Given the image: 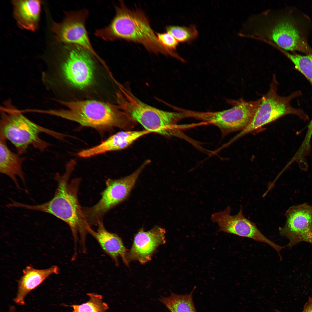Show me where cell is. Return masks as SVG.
I'll use <instances>...</instances> for the list:
<instances>
[{
    "instance_id": "5bb4252c",
    "label": "cell",
    "mask_w": 312,
    "mask_h": 312,
    "mask_svg": "<svg viewBox=\"0 0 312 312\" xmlns=\"http://www.w3.org/2000/svg\"><path fill=\"white\" fill-rule=\"evenodd\" d=\"M165 229L155 226L147 231L140 229L135 235L132 247L127 252V259L129 262L139 261L144 264L150 261L155 250L166 242Z\"/></svg>"
},
{
    "instance_id": "5b68a950",
    "label": "cell",
    "mask_w": 312,
    "mask_h": 312,
    "mask_svg": "<svg viewBox=\"0 0 312 312\" xmlns=\"http://www.w3.org/2000/svg\"><path fill=\"white\" fill-rule=\"evenodd\" d=\"M64 44L62 61L58 65L49 64L42 72V81L47 90L60 79L80 89L92 83L95 67L94 58H96L80 46Z\"/></svg>"
},
{
    "instance_id": "9a60e30c",
    "label": "cell",
    "mask_w": 312,
    "mask_h": 312,
    "mask_svg": "<svg viewBox=\"0 0 312 312\" xmlns=\"http://www.w3.org/2000/svg\"><path fill=\"white\" fill-rule=\"evenodd\" d=\"M151 133L145 129L120 131L111 136L96 146L81 151L77 155L86 158L109 151L122 150L128 147L140 138Z\"/></svg>"
},
{
    "instance_id": "ffe728a7",
    "label": "cell",
    "mask_w": 312,
    "mask_h": 312,
    "mask_svg": "<svg viewBox=\"0 0 312 312\" xmlns=\"http://www.w3.org/2000/svg\"><path fill=\"white\" fill-rule=\"evenodd\" d=\"M195 288L189 294L179 295L171 292L170 296L161 297L159 300L170 312H197L192 298Z\"/></svg>"
},
{
    "instance_id": "277c9868",
    "label": "cell",
    "mask_w": 312,
    "mask_h": 312,
    "mask_svg": "<svg viewBox=\"0 0 312 312\" xmlns=\"http://www.w3.org/2000/svg\"><path fill=\"white\" fill-rule=\"evenodd\" d=\"M0 136L10 141L19 155L25 153L30 146L40 151H44L50 144L40 137L44 133L58 139L63 135L42 127L25 116L12 100L5 101L0 107Z\"/></svg>"
},
{
    "instance_id": "52a82bcc",
    "label": "cell",
    "mask_w": 312,
    "mask_h": 312,
    "mask_svg": "<svg viewBox=\"0 0 312 312\" xmlns=\"http://www.w3.org/2000/svg\"><path fill=\"white\" fill-rule=\"evenodd\" d=\"M279 10L271 9L261 17L258 34L262 42L286 51L312 54V49L294 18Z\"/></svg>"
},
{
    "instance_id": "4fadbf2b",
    "label": "cell",
    "mask_w": 312,
    "mask_h": 312,
    "mask_svg": "<svg viewBox=\"0 0 312 312\" xmlns=\"http://www.w3.org/2000/svg\"><path fill=\"white\" fill-rule=\"evenodd\" d=\"M285 216V224L279 228V231L281 235L289 239L287 246L291 248L302 242L312 244V206L304 203L291 206Z\"/></svg>"
},
{
    "instance_id": "7c38bea8",
    "label": "cell",
    "mask_w": 312,
    "mask_h": 312,
    "mask_svg": "<svg viewBox=\"0 0 312 312\" xmlns=\"http://www.w3.org/2000/svg\"><path fill=\"white\" fill-rule=\"evenodd\" d=\"M231 210L230 207L228 206L224 211L212 215L211 219L213 222L218 224L219 231L266 244L274 249L281 257L280 252L286 246H280L265 237L258 229L255 223L244 216L242 206L236 215H231Z\"/></svg>"
},
{
    "instance_id": "83f0119b",
    "label": "cell",
    "mask_w": 312,
    "mask_h": 312,
    "mask_svg": "<svg viewBox=\"0 0 312 312\" xmlns=\"http://www.w3.org/2000/svg\"><path fill=\"white\" fill-rule=\"evenodd\" d=\"M275 311L276 312H281L280 311H279V310L277 309L275 310Z\"/></svg>"
},
{
    "instance_id": "603a6c76",
    "label": "cell",
    "mask_w": 312,
    "mask_h": 312,
    "mask_svg": "<svg viewBox=\"0 0 312 312\" xmlns=\"http://www.w3.org/2000/svg\"><path fill=\"white\" fill-rule=\"evenodd\" d=\"M166 32L171 34L179 42H191L196 39L198 32L196 27L192 25L188 27L170 25L166 28Z\"/></svg>"
},
{
    "instance_id": "d6986e66",
    "label": "cell",
    "mask_w": 312,
    "mask_h": 312,
    "mask_svg": "<svg viewBox=\"0 0 312 312\" xmlns=\"http://www.w3.org/2000/svg\"><path fill=\"white\" fill-rule=\"evenodd\" d=\"M6 140L0 136V172L8 176L19 187L18 177L25 183L22 168L25 158L12 151L7 145Z\"/></svg>"
},
{
    "instance_id": "ba28073f",
    "label": "cell",
    "mask_w": 312,
    "mask_h": 312,
    "mask_svg": "<svg viewBox=\"0 0 312 312\" xmlns=\"http://www.w3.org/2000/svg\"><path fill=\"white\" fill-rule=\"evenodd\" d=\"M278 85L276 75L274 74L270 89L260 99V106L252 121L229 141L230 143L247 134L287 115H296L304 121L309 120L308 115L302 109L294 108L290 104L293 99L302 95L301 91H296L287 96H281L277 93Z\"/></svg>"
},
{
    "instance_id": "8992f818",
    "label": "cell",
    "mask_w": 312,
    "mask_h": 312,
    "mask_svg": "<svg viewBox=\"0 0 312 312\" xmlns=\"http://www.w3.org/2000/svg\"><path fill=\"white\" fill-rule=\"evenodd\" d=\"M116 94L118 105L145 129L166 136L177 137L181 125L177 123L185 118L182 112H168L150 106L133 93L127 84L123 85Z\"/></svg>"
},
{
    "instance_id": "cb8c5ba5",
    "label": "cell",
    "mask_w": 312,
    "mask_h": 312,
    "mask_svg": "<svg viewBox=\"0 0 312 312\" xmlns=\"http://www.w3.org/2000/svg\"><path fill=\"white\" fill-rule=\"evenodd\" d=\"M156 35L159 42L167 49L173 52L176 50L179 42L171 34L166 32L156 33Z\"/></svg>"
},
{
    "instance_id": "7402d4cb",
    "label": "cell",
    "mask_w": 312,
    "mask_h": 312,
    "mask_svg": "<svg viewBox=\"0 0 312 312\" xmlns=\"http://www.w3.org/2000/svg\"><path fill=\"white\" fill-rule=\"evenodd\" d=\"M89 300L81 304H73L72 312H106L108 304L103 300L101 295L94 293L87 294Z\"/></svg>"
},
{
    "instance_id": "7a4b0ae2",
    "label": "cell",
    "mask_w": 312,
    "mask_h": 312,
    "mask_svg": "<svg viewBox=\"0 0 312 312\" xmlns=\"http://www.w3.org/2000/svg\"><path fill=\"white\" fill-rule=\"evenodd\" d=\"M56 101L67 109H43L42 114L74 121L99 131L115 127L132 130L136 125L118 105L92 100Z\"/></svg>"
},
{
    "instance_id": "3957f363",
    "label": "cell",
    "mask_w": 312,
    "mask_h": 312,
    "mask_svg": "<svg viewBox=\"0 0 312 312\" xmlns=\"http://www.w3.org/2000/svg\"><path fill=\"white\" fill-rule=\"evenodd\" d=\"M110 23L97 29L95 35L106 41L124 40L142 44L148 51L176 58L178 54L163 46L151 28L147 17L139 10H131L120 1Z\"/></svg>"
},
{
    "instance_id": "44dd1931",
    "label": "cell",
    "mask_w": 312,
    "mask_h": 312,
    "mask_svg": "<svg viewBox=\"0 0 312 312\" xmlns=\"http://www.w3.org/2000/svg\"><path fill=\"white\" fill-rule=\"evenodd\" d=\"M279 51L294 64L295 68L308 80L312 87V54L301 55L288 51L279 48Z\"/></svg>"
},
{
    "instance_id": "ac0fdd59",
    "label": "cell",
    "mask_w": 312,
    "mask_h": 312,
    "mask_svg": "<svg viewBox=\"0 0 312 312\" xmlns=\"http://www.w3.org/2000/svg\"><path fill=\"white\" fill-rule=\"evenodd\" d=\"M13 14L20 28L35 31L38 28L42 2L40 0H13Z\"/></svg>"
},
{
    "instance_id": "2e32d148",
    "label": "cell",
    "mask_w": 312,
    "mask_h": 312,
    "mask_svg": "<svg viewBox=\"0 0 312 312\" xmlns=\"http://www.w3.org/2000/svg\"><path fill=\"white\" fill-rule=\"evenodd\" d=\"M97 225L96 231L90 227L88 232L96 240L102 249L116 264H118V259L120 257L125 264L128 266L127 259V250L121 238L107 230L102 221L99 222Z\"/></svg>"
},
{
    "instance_id": "6da1fadb",
    "label": "cell",
    "mask_w": 312,
    "mask_h": 312,
    "mask_svg": "<svg viewBox=\"0 0 312 312\" xmlns=\"http://www.w3.org/2000/svg\"><path fill=\"white\" fill-rule=\"evenodd\" d=\"M72 164L67 165L66 171L62 175L57 174L55 178L57 187L53 198L44 203L29 205L17 203V207L40 211L50 214L66 222L70 227L75 242L78 236L83 244L88 230L90 227L79 205L78 192L80 180L76 179L69 181L72 171Z\"/></svg>"
},
{
    "instance_id": "484cf974",
    "label": "cell",
    "mask_w": 312,
    "mask_h": 312,
    "mask_svg": "<svg viewBox=\"0 0 312 312\" xmlns=\"http://www.w3.org/2000/svg\"><path fill=\"white\" fill-rule=\"evenodd\" d=\"M302 312H312V297H309L308 300L304 304Z\"/></svg>"
},
{
    "instance_id": "30bf717a",
    "label": "cell",
    "mask_w": 312,
    "mask_h": 312,
    "mask_svg": "<svg viewBox=\"0 0 312 312\" xmlns=\"http://www.w3.org/2000/svg\"><path fill=\"white\" fill-rule=\"evenodd\" d=\"M150 163V160H146L129 175L117 179H109L106 181V187L101 193L99 201L92 207L83 208L90 226L97 225L102 221L106 213L127 198L141 172Z\"/></svg>"
},
{
    "instance_id": "4316f807",
    "label": "cell",
    "mask_w": 312,
    "mask_h": 312,
    "mask_svg": "<svg viewBox=\"0 0 312 312\" xmlns=\"http://www.w3.org/2000/svg\"><path fill=\"white\" fill-rule=\"evenodd\" d=\"M8 312H16L15 308L13 306H10Z\"/></svg>"
},
{
    "instance_id": "d4e9b609",
    "label": "cell",
    "mask_w": 312,
    "mask_h": 312,
    "mask_svg": "<svg viewBox=\"0 0 312 312\" xmlns=\"http://www.w3.org/2000/svg\"><path fill=\"white\" fill-rule=\"evenodd\" d=\"M307 127V131L303 142L305 145H309L311 144V141L312 137V118Z\"/></svg>"
},
{
    "instance_id": "9c48e42d",
    "label": "cell",
    "mask_w": 312,
    "mask_h": 312,
    "mask_svg": "<svg viewBox=\"0 0 312 312\" xmlns=\"http://www.w3.org/2000/svg\"><path fill=\"white\" fill-rule=\"evenodd\" d=\"M227 102L232 107L217 112H200L186 109L187 118L192 117L204 123L212 124L220 130L223 136L235 131L244 129L250 123L260 106L261 99L246 101L241 98Z\"/></svg>"
},
{
    "instance_id": "e0dca14e",
    "label": "cell",
    "mask_w": 312,
    "mask_h": 312,
    "mask_svg": "<svg viewBox=\"0 0 312 312\" xmlns=\"http://www.w3.org/2000/svg\"><path fill=\"white\" fill-rule=\"evenodd\" d=\"M59 272V268L56 266L42 270L27 266L23 270V275L18 281V291L14 301L18 305L25 304V298L29 292L39 285L49 276L57 274Z\"/></svg>"
},
{
    "instance_id": "8fae6325",
    "label": "cell",
    "mask_w": 312,
    "mask_h": 312,
    "mask_svg": "<svg viewBox=\"0 0 312 312\" xmlns=\"http://www.w3.org/2000/svg\"><path fill=\"white\" fill-rule=\"evenodd\" d=\"M88 15V10L85 9L68 12L61 22L53 23L51 30L58 42L80 46L89 51L104 65V62L93 48L86 29Z\"/></svg>"
}]
</instances>
